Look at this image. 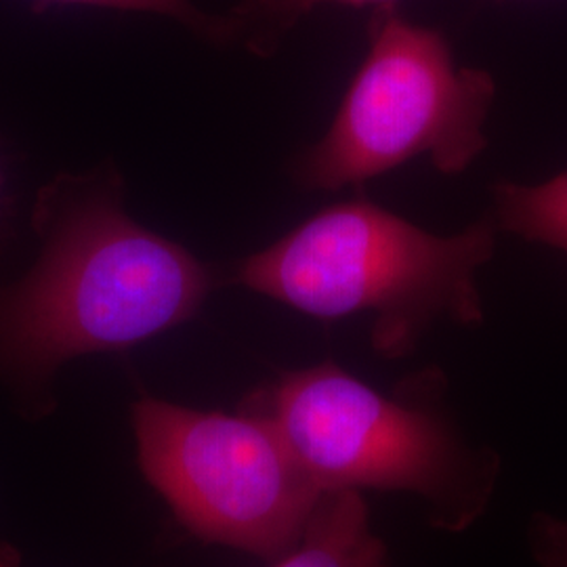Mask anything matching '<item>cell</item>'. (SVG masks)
Wrapping results in <instances>:
<instances>
[{
  "instance_id": "7",
  "label": "cell",
  "mask_w": 567,
  "mask_h": 567,
  "mask_svg": "<svg viewBox=\"0 0 567 567\" xmlns=\"http://www.w3.org/2000/svg\"><path fill=\"white\" fill-rule=\"evenodd\" d=\"M494 208L496 227L567 255V171L538 185L498 183Z\"/></svg>"
},
{
  "instance_id": "4",
  "label": "cell",
  "mask_w": 567,
  "mask_h": 567,
  "mask_svg": "<svg viewBox=\"0 0 567 567\" xmlns=\"http://www.w3.org/2000/svg\"><path fill=\"white\" fill-rule=\"evenodd\" d=\"M494 79L454 61L446 37L386 4L368 25V53L324 137L295 164L305 189L337 192L426 156L458 175L486 150Z\"/></svg>"
},
{
  "instance_id": "8",
  "label": "cell",
  "mask_w": 567,
  "mask_h": 567,
  "mask_svg": "<svg viewBox=\"0 0 567 567\" xmlns=\"http://www.w3.org/2000/svg\"><path fill=\"white\" fill-rule=\"evenodd\" d=\"M326 2L381 9L398 0H243V4L227 16L234 28V42H243L259 55H269L297 21Z\"/></svg>"
},
{
  "instance_id": "5",
  "label": "cell",
  "mask_w": 567,
  "mask_h": 567,
  "mask_svg": "<svg viewBox=\"0 0 567 567\" xmlns=\"http://www.w3.org/2000/svg\"><path fill=\"white\" fill-rule=\"evenodd\" d=\"M131 421L145 480L192 536L264 559L301 543L326 489L267 416L142 398Z\"/></svg>"
},
{
  "instance_id": "10",
  "label": "cell",
  "mask_w": 567,
  "mask_h": 567,
  "mask_svg": "<svg viewBox=\"0 0 567 567\" xmlns=\"http://www.w3.org/2000/svg\"><path fill=\"white\" fill-rule=\"evenodd\" d=\"M529 545L543 567H567V522L536 515L529 527Z\"/></svg>"
},
{
  "instance_id": "11",
  "label": "cell",
  "mask_w": 567,
  "mask_h": 567,
  "mask_svg": "<svg viewBox=\"0 0 567 567\" xmlns=\"http://www.w3.org/2000/svg\"><path fill=\"white\" fill-rule=\"evenodd\" d=\"M0 567H20V553L18 548L0 543Z\"/></svg>"
},
{
  "instance_id": "6",
  "label": "cell",
  "mask_w": 567,
  "mask_h": 567,
  "mask_svg": "<svg viewBox=\"0 0 567 567\" xmlns=\"http://www.w3.org/2000/svg\"><path fill=\"white\" fill-rule=\"evenodd\" d=\"M276 567H391L358 489H328L303 538Z\"/></svg>"
},
{
  "instance_id": "2",
  "label": "cell",
  "mask_w": 567,
  "mask_h": 567,
  "mask_svg": "<svg viewBox=\"0 0 567 567\" xmlns=\"http://www.w3.org/2000/svg\"><path fill=\"white\" fill-rule=\"evenodd\" d=\"M494 219L435 236L365 198L334 204L238 265L234 282L320 320L374 316L372 347L410 355L440 318L482 324Z\"/></svg>"
},
{
  "instance_id": "9",
  "label": "cell",
  "mask_w": 567,
  "mask_h": 567,
  "mask_svg": "<svg viewBox=\"0 0 567 567\" xmlns=\"http://www.w3.org/2000/svg\"><path fill=\"white\" fill-rule=\"evenodd\" d=\"M44 4H84L121 11H145L182 21L189 30L215 42H234L229 18H213L203 13L192 0H39Z\"/></svg>"
},
{
  "instance_id": "1",
  "label": "cell",
  "mask_w": 567,
  "mask_h": 567,
  "mask_svg": "<svg viewBox=\"0 0 567 567\" xmlns=\"http://www.w3.org/2000/svg\"><path fill=\"white\" fill-rule=\"evenodd\" d=\"M37 227L39 261L0 290V372L28 389L74 358L124 351L192 320L215 286L187 248L126 215L114 177L53 183Z\"/></svg>"
},
{
  "instance_id": "3",
  "label": "cell",
  "mask_w": 567,
  "mask_h": 567,
  "mask_svg": "<svg viewBox=\"0 0 567 567\" xmlns=\"http://www.w3.org/2000/svg\"><path fill=\"white\" fill-rule=\"evenodd\" d=\"M440 389L442 377L431 372L386 395L322 362L286 372L243 405L280 429L326 492H410L426 501L433 526L463 532L489 505L498 458L466 444Z\"/></svg>"
}]
</instances>
